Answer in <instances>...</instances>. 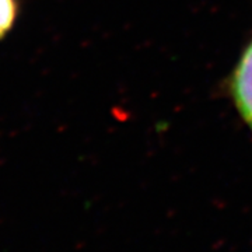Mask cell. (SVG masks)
Instances as JSON below:
<instances>
[{
  "label": "cell",
  "mask_w": 252,
  "mask_h": 252,
  "mask_svg": "<svg viewBox=\"0 0 252 252\" xmlns=\"http://www.w3.org/2000/svg\"><path fill=\"white\" fill-rule=\"evenodd\" d=\"M20 14V0H0V41L14 28Z\"/></svg>",
  "instance_id": "7a4b0ae2"
},
{
  "label": "cell",
  "mask_w": 252,
  "mask_h": 252,
  "mask_svg": "<svg viewBox=\"0 0 252 252\" xmlns=\"http://www.w3.org/2000/svg\"><path fill=\"white\" fill-rule=\"evenodd\" d=\"M231 95L244 122L252 130V41L231 76Z\"/></svg>",
  "instance_id": "6da1fadb"
}]
</instances>
